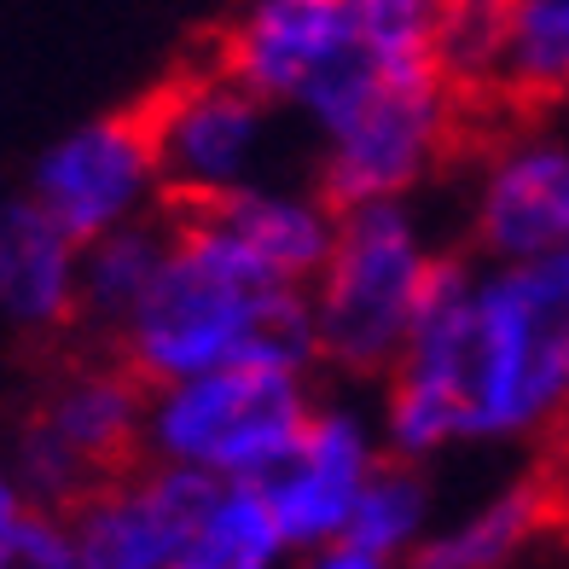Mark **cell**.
Segmentation results:
<instances>
[{
	"mask_svg": "<svg viewBox=\"0 0 569 569\" xmlns=\"http://www.w3.org/2000/svg\"><path fill=\"white\" fill-rule=\"evenodd\" d=\"M302 569H396V563H383V558H372V552H355V547H320V552H308V563Z\"/></svg>",
	"mask_w": 569,
	"mask_h": 569,
	"instance_id": "21",
	"label": "cell"
},
{
	"mask_svg": "<svg viewBox=\"0 0 569 569\" xmlns=\"http://www.w3.org/2000/svg\"><path fill=\"white\" fill-rule=\"evenodd\" d=\"M169 256V216H146L134 227L106 232L99 244L82 250V326H99V338L111 343V331L134 315V302L151 291Z\"/></svg>",
	"mask_w": 569,
	"mask_h": 569,
	"instance_id": "17",
	"label": "cell"
},
{
	"mask_svg": "<svg viewBox=\"0 0 569 569\" xmlns=\"http://www.w3.org/2000/svg\"><path fill=\"white\" fill-rule=\"evenodd\" d=\"M23 511H30V500H23V488L12 482L7 465H0V540H7V535L23 523Z\"/></svg>",
	"mask_w": 569,
	"mask_h": 569,
	"instance_id": "22",
	"label": "cell"
},
{
	"mask_svg": "<svg viewBox=\"0 0 569 569\" xmlns=\"http://www.w3.org/2000/svg\"><path fill=\"white\" fill-rule=\"evenodd\" d=\"M30 198L53 216L76 244H99L117 227H134L158 216L163 180H158V140H151L146 106H122L111 117H93L70 128L36 158Z\"/></svg>",
	"mask_w": 569,
	"mask_h": 569,
	"instance_id": "8",
	"label": "cell"
},
{
	"mask_svg": "<svg viewBox=\"0 0 569 569\" xmlns=\"http://www.w3.org/2000/svg\"><path fill=\"white\" fill-rule=\"evenodd\" d=\"M169 216V256L134 302L111 355L151 396L227 367H273L308 378L320 367L315 297L279 284L227 239L198 203H158Z\"/></svg>",
	"mask_w": 569,
	"mask_h": 569,
	"instance_id": "2",
	"label": "cell"
},
{
	"mask_svg": "<svg viewBox=\"0 0 569 569\" xmlns=\"http://www.w3.org/2000/svg\"><path fill=\"white\" fill-rule=\"evenodd\" d=\"M0 320L47 343L82 331V244L30 192L0 203Z\"/></svg>",
	"mask_w": 569,
	"mask_h": 569,
	"instance_id": "12",
	"label": "cell"
},
{
	"mask_svg": "<svg viewBox=\"0 0 569 569\" xmlns=\"http://www.w3.org/2000/svg\"><path fill=\"white\" fill-rule=\"evenodd\" d=\"M198 210H210V221L262 273H273L279 284H297V291L320 284V273L331 268V250H338V227H343L326 203L273 192V187H244V192L198 203Z\"/></svg>",
	"mask_w": 569,
	"mask_h": 569,
	"instance_id": "14",
	"label": "cell"
},
{
	"mask_svg": "<svg viewBox=\"0 0 569 569\" xmlns=\"http://www.w3.org/2000/svg\"><path fill=\"white\" fill-rule=\"evenodd\" d=\"M453 146H459V99L448 76L442 70L401 76L326 140L315 203H326L338 221L355 210H372V203H401Z\"/></svg>",
	"mask_w": 569,
	"mask_h": 569,
	"instance_id": "6",
	"label": "cell"
},
{
	"mask_svg": "<svg viewBox=\"0 0 569 569\" xmlns=\"http://www.w3.org/2000/svg\"><path fill=\"white\" fill-rule=\"evenodd\" d=\"M221 495L227 482L180 471V465H146L99 488L64 517L76 540V569H174V558L216 517Z\"/></svg>",
	"mask_w": 569,
	"mask_h": 569,
	"instance_id": "9",
	"label": "cell"
},
{
	"mask_svg": "<svg viewBox=\"0 0 569 569\" xmlns=\"http://www.w3.org/2000/svg\"><path fill=\"white\" fill-rule=\"evenodd\" d=\"M425 523H430L425 471H419V465H401V459L383 453L378 477L367 482V495H360L349 529H343V547L396 563V558H412V552L425 547Z\"/></svg>",
	"mask_w": 569,
	"mask_h": 569,
	"instance_id": "18",
	"label": "cell"
},
{
	"mask_svg": "<svg viewBox=\"0 0 569 569\" xmlns=\"http://www.w3.org/2000/svg\"><path fill=\"white\" fill-rule=\"evenodd\" d=\"M430 262L436 250H425L407 203H372V210L343 216L331 268L308 291L320 367L349 383L390 378L412 343V326H419Z\"/></svg>",
	"mask_w": 569,
	"mask_h": 569,
	"instance_id": "4",
	"label": "cell"
},
{
	"mask_svg": "<svg viewBox=\"0 0 569 569\" xmlns=\"http://www.w3.org/2000/svg\"><path fill=\"white\" fill-rule=\"evenodd\" d=\"M0 569H76L70 523L53 511H23V523L0 540Z\"/></svg>",
	"mask_w": 569,
	"mask_h": 569,
	"instance_id": "20",
	"label": "cell"
},
{
	"mask_svg": "<svg viewBox=\"0 0 569 569\" xmlns=\"http://www.w3.org/2000/svg\"><path fill=\"white\" fill-rule=\"evenodd\" d=\"M308 378L273 367H227L151 396L146 459L216 477L227 488H256L297 448L308 412Z\"/></svg>",
	"mask_w": 569,
	"mask_h": 569,
	"instance_id": "5",
	"label": "cell"
},
{
	"mask_svg": "<svg viewBox=\"0 0 569 569\" xmlns=\"http://www.w3.org/2000/svg\"><path fill=\"white\" fill-rule=\"evenodd\" d=\"M569 430V250L477 268L465 250L430 262L401 367L383 378V453L419 465L448 442Z\"/></svg>",
	"mask_w": 569,
	"mask_h": 569,
	"instance_id": "1",
	"label": "cell"
},
{
	"mask_svg": "<svg viewBox=\"0 0 569 569\" xmlns=\"http://www.w3.org/2000/svg\"><path fill=\"white\" fill-rule=\"evenodd\" d=\"M291 552L273 523V511L262 506L256 488H227L216 517L198 529V540L174 558V569H279V558Z\"/></svg>",
	"mask_w": 569,
	"mask_h": 569,
	"instance_id": "19",
	"label": "cell"
},
{
	"mask_svg": "<svg viewBox=\"0 0 569 569\" xmlns=\"http://www.w3.org/2000/svg\"><path fill=\"white\" fill-rule=\"evenodd\" d=\"M146 412H151V390L106 349V355L70 360V367L41 390L30 419L53 430L59 442L111 488V482L151 465L146 459Z\"/></svg>",
	"mask_w": 569,
	"mask_h": 569,
	"instance_id": "11",
	"label": "cell"
},
{
	"mask_svg": "<svg viewBox=\"0 0 569 569\" xmlns=\"http://www.w3.org/2000/svg\"><path fill=\"white\" fill-rule=\"evenodd\" d=\"M569 523V477L552 465L529 471L517 488L495 495L448 535H425V547L407 558V569H511L535 540Z\"/></svg>",
	"mask_w": 569,
	"mask_h": 569,
	"instance_id": "15",
	"label": "cell"
},
{
	"mask_svg": "<svg viewBox=\"0 0 569 569\" xmlns=\"http://www.w3.org/2000/svg\"><path fill=\"white\" fill-rule=\"evenodd\" d=\"M442 7L419 0H262L227 23L221 64L262 106H291L331 140L401 76L442 70Z\"/></svg>",
	"mask_w": 569,
	"mask_h": 569,
	"instance_id": "3",
	"label": "cell"
},
{
	"mask_svg": "<svg viewBox=\"0 0 569 569\" xmlns=\"http://www.w3.org/2000/svg\"><path fill=\"white\" fill-rule=\"evenodd\" d=\"M517 111H547L569 99V0H523L506 7L495 93Z\"/></svg>",
	"mask_w": 569,
	"mask_h": 569,
	"instance_id": "16",
	"label": "cell"
},
{
	"mask_svg": "<svg viewBox=\"0 0 569 569\" xmlns=\"http://www.w3.org/2000/svg\"><path fill=\"white\" fill-rule=\"evenodd\" d=\"M471 239L500 268L547 262L569 250V151L563 146H506L482 174Z\"/></svg>",
	"mask_w": 569,
	"mask_h": 569,
	"instance_id": "13",
	"label": "cell"
},
{
	"mask_svg": "<svg viewBox=\"0 0 569 569\" xmlns=\"http://www.w3.org/2000/svg\"><path fill=\"white\" fill-rule=\"evenodd\" d=\"M140 106L158 140L163 203H210L250 187V163L268 140L273 106H262L244 82H232L221 59L174 70Z\"/></svg>",
	"mask_w": 569,
	"mask_h": 569,
	"instance_id": "7",
	"label": "cell"
},
{
	"mask_svg": "<svg viewBox=\"0 0 569 569\" xmlns=\"http://www.w3.org/2000/svg\"><path fill=\"white\" fill-rule=\"evenodd\" d=\"M378 465H383V442L372 436V425L343 401H320L308 412L297 448L284 453L279 471L256 482V495L273 511L284 547L320 552L343 540L360 495L378 477Z\"/></svg>",
	"mask_w": 569,
	"mask_h": 569,
	"instance_id": "10",
	"label": "cell"
}]
</instances>
